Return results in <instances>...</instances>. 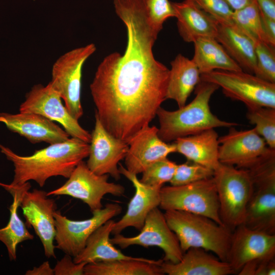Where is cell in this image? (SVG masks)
I'll list each match as a JSON object with an SVG mask.
<instances>
[{"mask_svg":"<svg viewBox=\"0 0 275 275\" xmlns=\"http://www.w3.org/2000/svg\"><path fill=\"white\" fill-rule=\"evenodd\" d=\"M115 221L111 219L97 228L88 238L82 251L73 260L76 263L111 261L116 260H137L142 257L124 254L110 240Z\"/></svg>","mask_w":275,"mask_h":275,"instance_id":"27","label":"cell"},{"mask_svg":"<svg viewBox=\"0 0 275 275\" xmlns=\"http://www.w3.org/2000/svg\"><path fill=\"white\" fill-rule=\"evenodd\" d=\"M194 43L195 51L192 60L201 74L215 70H242L215 38H202Z\"/></svg>","mask_w":275,"mask_h":275,"instance_id":"28","label":"cell"},{"mask_svg":"<svg viewBox=\"0 0 275 275\" xmlns=\"http://www.w3.org/2000/svg\"><path fill=\"white\" fill-rule=\"evenodd\" d=\"M1 187V186H0Z\"/></svg>","mask_w":275,"mask_h":275,"instance_id":"43","label":"cell"},{"mask_svg":"<svg viewBox=\"0 0 275 275\" xmlns=\"http://www.w3.org/2000/svg\"><path fill=\"white\" fill-rule=\"evenodd\" d=\"M160 195L159 206L164 211L178 210L197 214L223 225L213 177L183 185L162 187Z\"/></svg>","mask_w":275,"mask_h":275,"instance_id":"9","label":"cell"},{"mask_svg":"<svg viewBox=\"0 0 275 275\" xmlns=\"http://www.w3.org/2000/svg\"><path fill=\"white\" fill-rule=\"evenodd\" d=\"M221 220L232 232L244 221L253 185L246 169L219 163L214 170Z\"/></svg>","mask_w":275,"mask_h":275,"instance_id":"5","label":"cell"},{"mask_svg":"<svg viewBox=\"0 0 275 275\" xmlns=\"http://www.w3.org/2000/svg\"><path fill=\"white\" fill-rule=\"evenodd\" d=\"M260 13L272 20H275V0H255Z\"/></svg>","mask_w":275,"mask_h":275,"instance_id":"40","label":"cell"},{"mask_svg":"<svg viewBox=\"0 0 275 275\" xmlns=\"http://www.w3.org/2000/svg\"><path fill=\"white\" fill-rule=\"evenodd\" d=\"M114 5L126 28V49L105 57L90 88L102 125L128 143L149 125L166 100L170 70L154 57L159 31L149 19L146 0H114Z\"/></svg>","mask_w":275,"mask_h":275,"instance_id":"1","label":"cell"},{"mask_svg":"<svg viewBox=\"0 0 275 275\" xmlns=\"http://www.w3.org/2000/svg\"><path fill=\"white\" fill-rule=\"evenodd\" d=\"M239 275H274L275 256L259 258L246 263Z\"/></svg>","mask_w":275,"mask_h":275,"instance_id":"37","label":"cell"},{"mask_svg":"<svg viewBox=\"0 0 275 275\" xmlns=\"http://www.w3.org/2000/svg\"><path fill=\"white\" fill-rule=\"evenodd\" d=\"M177 163L167 158L149 166L142 173L140 180L147 185L161 188L164 183L170 182L173 177Z\"/></svg>","mask_w":275,"mask_h":275,"instance_id":"33","label":"cell"},{"mask_svg":"<svg viewBox=\"0 0 275 275\" xmlns=\"http://www.w3.org/2000/svg\"><path fill=\"white\" fill-rule=\"evenodd\" d=\"M163 274L168 275H229L234 274L229 263L221 260L208 251L191 248L181 260L172 263L163 261L160 265Z\"/></svg>","mask_w":275,"mask_h":275,"instance_id":"21","label":"cell"},{"mask_svg":"<svg viewBox=\"0 0 275 275\" xmlns=\"http://www.w3.org/2000/svg\"><path fill=\"white\" fill-rule=\"evenodd\" d=\"M108 175H98L81 161L75 168L67 181L61 186L47 193L49 196H68L86 204L92 213L103 208L102 200L106 194L122 196L125 187L108 181Z\"/></svg>","mask_w":275,"mask_h":275,"instance_id":"10","label":"cell"},{"mask_svg":"<svg viewBox=\"0 0 275 275\" xmlns=\"http://www.w3.org/2000/svg\"><path fill=\"white\" fill-rule=\"evenodd\" d=\"M235 11L241 9L250 4L253 0H225Z\"/></svg>","mask_w":275,"mask_h":275,"instance_id":"42","label":"cell"},{"mask_svg":"<svg viewBox=\"0 0 275 275\" xmlns=\"http://www.w3.org/2000/svg\"><path fill=\"white\" fill-rule=\"evenodd\" d=\"M201 80L216 85L226 96L243 102L247 108H275V84L252 73L215 70L201 74Z\"/></svg>","mask_w":275,"mask_h":275,"instance_id":"7","label":"cell"},{"mask_svg":"<svg viewBox=\"0 0 275 275\" xmlns=\"http://www.w3.org/2000/svg\"><path fill=\"white\" fill-rule=\"evenodd\" d=\"M19 112L34 113L59 123L70 137L90 143L91 133L79 124L69 113L60 94L49 82L34 85L20 104Z\"/></svg>","mask_w":275,"mask_h":275,"instance_id":"12","label":"cell"},{"mask_svg":"<svg viewBox=\"0 0 275 275\" xmlns=\"http://www.w3.org/2000/svg\"><path fill=\"white\" fill-rule=\"evenodd\" d=\"M0 122L7 128L36 144H48L65 141L70 136L54 122L34 113H0Z\"/></svg>","mask_w":275,"mask_h":275,"instance_id":"19","label":"cell"},{"mask_svg":"<svg viewBox=\"0 0 275 275\" xmlns=\"http://www.w3.org/2000/svg\"><path fill=\"white\" fill-rule=\"evenodd\" d=\"M246 118L268 147L275 149V108H248Z\"/></svg>","mask_w":275,"mask_h":275,"instance_id":"31","label":"cell"},{"mask_svg":"<svg viewBox=\"0 0 275 275\" xmlns=\"http://www.w3.org/2000/svg\"><path fill=\"white\" fill-rule=\"evenodd\" d=\"M146 4L149 19L159 32L167 19L175 17L174 9L169 0H146Z\"/></svg>","mask_w":275,"mask_h":275,"instance_id":"36","label":"cell"},{"mask_svg":"<svg viewBox=\"0 0 275 275\" xmlns=\"http://www.w3.org/2000/svg\"><path fill=\"white\" fill-rule=\"evenodd\" d=\"M218 136L214 129L176 139L173 142L176 152L185 156L188 161L212 170L219 164Z\"/></svg>","mask_w":275,"mask_h":275,"instance_id":"23","label":"cell"},{"mask_svg":"<svg viewBox=\"0 0 275 275\" xmlns=\"http://www.w3.org/2000/svg\"><path fill=\"white\" fill-rule=\"evenodd\" d=\"M260 14L262 28L264 36L265 42L275 46V20L268 18Z\"/></svg>","mask_w":275,"mask_h":275,"instance_id":"39","label":"cell"},{"mask_svg":"<svg viewBox=\"0 0 275 275\" xmlns=\"http://www.w3.org/2000/svg\"><path fill=\"white\" fill-rule=\"evenodd\" d=\"M162 262L145 258L95 262L86 264L84 275H162Z\"/></svg>","mask_w":275,"mask_h":275,"instance_id":"29","label":"cell"},{"mask_svg":"<svg viewBox=\"0 0 275 275\" xmlns=\"http://www.w3.org/2000/svg\"><path fill=\"white\" fill-rule=\"evenodd\" d=\"M171 65L166 99L174 100L179 108L186 104L201 81V73L192 59L181 54L176 57Z\"/></svg>","mask_w":275,"mask_h":275,"instance_id":"25","label":"cell"},{"mask_svg":"<svg viewBox=\"0 0 275 275\" xmlns=\"http://www.w3.org/2000/svg\"><path fill=\"white\" fill-rule=\"evenodd\" d=\"M95 119L86 164L94 173L111 175L118 180L121 174L118 165L125 157L128 144L111 134L102 125L96 113Z\"/></svg>","mask_w":275,"mask_h":275,"instance_id":"16","label":"cell"},{"mask_svg":"<svg viewBox=\"0 0 275 275\" xmlns=\"http://www.w3.org/2000/svg\"><path fill=\"white\" fill-rule=\"evenodd\" d=\"M110 240L121 249L134 245L157 246L164 253L163 261L172 263L179 262L183 254L176 234L169 226L164 213L158 207L149 213L139 234L126 237L119 233Z\"/></svg>","mask_w":275,"mask_h":275,"instance_id":"13","label":"cell"},{"mask_svg":"<svg viewBox=\"0 0 275 275\" xmlns=\"http://www.w3.org/2000/svg\"><path fill=\"white\" fill-rule=\"evenodd\" d=\"M275 256V234L252 229L243 224L232 232L228 262L237 274L248 262Z\"/></svg>","mask_w":275,"mask_h":275,"instance_id":"17","label":"cell"},{"mask_svg":"<svg viewBox=\"0 0 275 275\" xmlns=\"http://www.w3.org/2000/svg\"><path fill=\"white\" fill-rule=\"evenodd\" d=\"M25 275H53V269L52 268L48 261H45L38 267H34L32 269L28 270Z\"/></svg>","mask_w":275,"mask_h":275,"instance_id":"41","label":"cell"},{"mask_svg":"<svg viewBox=\"0 0 275 275\" xmlns=\"http://www.w3.org/2000/svg\"><path fill=\"white\" fill-rule=\"evenodd\" d=\"M96 49L93 43L73 49L61 56L52 67L49 83L69 113L78 120L84 114L81 103L82 67Z\"/></svg>","mask_w":275,"mask_h":275,"instance_id":"8","label":"cell"},{"mask_svg":"<svg viewBox=\"0 0 275 275\" xmlns=\"http://www.w3.org/2000/svg\"><path fill=\"white\" fill-rule=\"evenodd\" d=\"M0 151L14 166V177L10 184L20 185L32 180L43 187L50 177L68 178L77 165L88 156L90 144L71 137L65 141L49 144L29 156L18 155L2 144Z\"/></svg>","mask_w":275,"mask_h":275,"instance_id":"2","label":"cell"},{"mask_svg":"<svg viewBox=\"0 0 275 275\" xmlns=\"http://www.w3.org/2000/svg\"><path fill=\"white\" fill-rule=\"evenodd\" d=\"M177 19L178 32L186 42L202 38H215L218 22L193 0L172 2Z\"/></svg>","mask_w":275,"mask_h":275,"instance_id":"22","label":"cell"},{"mask_svg":"<svg viewBox=\"0 0 275 275\" xmlns=\"http://www.w3.org/2000/svg\"><path fill=\"white\" fill-rule=\"evenodd\" d=\"M68 254L58 261L53 269L55 275H84L86 263H75Z\"/></svg>","mask_w":275,"mask_h":275,"instance_id":"38","label":"cell"},{"mask_svg":"<svg viewBox=\"0 0 275 275\" xmlns=\"http://www.w3.org/2000/svg\"><path fill=\"white\" fill-rule=\"evenodd\" d=\"M158 129L149 125L139 131L128 142L125 158V168L135 174L142 173L152 163L167 158L176 152L174 143L162 141L158 135Z\"/></svg>","mask_w":275,"mask_h":275,"instance_id":"18","label":"cell"},{"mask_svg":"<svg viewBox=\"0 0 275 275\" xmlns=\"http://www.w3.org/2000/svg\"><path fill=\"white\" fill-rule=\"evenodd\" d=\"M119 172L132 184L135 188L134 196L130 199L125 214L115 222L112 234L121 233L128 227H134L140 231L149 213L158 207L160 202L161 188L147 185L142 183L137 175L128 171L121 163Z\"/></svg>","mask_w":275,"mask_h":275,"instance_id":"20","label":"cell"},{"mask_svg":"<svg viewBox=\"0 0 275 275\" xmlns=\"http://www.w3.org/2000/svg\"><path fill=\"white\" fill-rule=\"evenodd\" d=\"M218 140L219 162L239 169H248L275 151L254 128L238 130L231 127Z\"/></svg>","mask_w":275,"mask_h":275,"instance_id":"14","label":"cell"},{"mask_svg":"<svg viewBox=\"0 0 275 275\" xmlns=\"http://www.w3.org/2000/svg\"><path fill=\"white\" fill-rule=\"evenodd\" d=\"M215 39L245 72L254 74L255 43L236 25L218 23Z\"/></svg>","mask_w":275,"mask_h":275,"instance_id":"26","label":"cell"},{"mask_svg":"<svg viewBox=\"0 0 275 275\" xmlns=\"http://www.w3.org/2000/svg\"><path fill=\"white\" fill-rule=\"evenodd\" d=\"M218 88L214 84L201 80L195 88V98L188 104L173 111L160 106L156 113L159 137L168 143L210 129L238 126L219 119L211 111L210 99Z\"/></svg>","mask_w":275,"mask_h":275,"instance_id":"3","label":"cell"},{"mask_svg":"<svg viewBox=\"0 0 275 275\" xmlns=\"http://www.w3.org/2000/svg\"><path fill=\"white\" fill-rule=\"evenodd\" d=\"M233 21L255 44L265 42L260 12L255 0L242 8L234 11Z\"/></svg>","mask_w":275,"mask_h":275,"instance_id":"30","label":"cell"},{"mask_svg":"<svg viewBox=\"0 0 275 275\" xmlns=\"http://www.w3.org/2000/svg\"><path fill=\"white\" fill-rule=\"evenodd\" d=\"M246 170L253 188L243 224L275 234V151Z\"/></svg>","mask_w":275,"mask_h":275,"instance_id":"6","label":"cell"},{"mask_svg":"<svg viewBox=\"0 0 275 275\" xmlns=\"http://www.w3.org/2000/svg\"><path fill=\"white\" fill-rule=\"evenodd\" d=\"M47 192L34 189L22 196L21 207L26 224L32 227L39 238L46 257L56 258L53 241L56 233L54 212L57 205L54 199L48 197Z\"/></svg>","mask_w":275,"mask_h":275,"instance_id":"15","label":"cell"},{"mask_svg":"<svg viewBox=\"0 0 275 275\" xmlns=\"http://www.w3.org/2000/svg\"><path fill=\"white\" fill-rule=\"evenodd\" d=\"M0 186L13 197L9 207L10 218L7 225L0 229V241L6 246L10 261L16 260L17 246L21 242L33 240L34 235L28 230L18 214V209L24 193L30 190L31 185L27 182L20 185H12L0 182Z\"/></svg>","mask_w":275,"mask_h":275,"instance_id":"24","label":"cell"},{"mask_svg":"<svg viewBox=\"0 0 275 275\" xmlns=\"http://www.w3.org/2000/svg\"><path fill=\"white\" fill-rule=\"evenodd\" d=\"M164 215L183 253L191 248H202L228 262L232 232L229 229L208 217L184 211L167 210Z\"/></svg>","mask_w":275,"mask_h":275,"instance_id":"4","label":"cell"},{"mask_svg":"<svg viewBox=\"0 0 275 275\" xmlns=\"http://www.w3.org/2000/svg\"><path fill=\"white\" fill-rule=\"evenodd\" d=\"M218 23L232 24L234 10L225 0H193Z\"/></svg>","mask_w":275,"mask_h":275,"instance_id":"35","label":"cell"},{"mask_svg":"<svg viewBox=\"0 0 275 275\" xmlns=\"http://www.w3.org/2000/svg\"><path fill=\"white\" fill-rule=\"evenodd\" d=\"M213 174V170L188 161L177 164L174 175L170 182L171 185H183L211 178Z\"/></svg>","mask_w":275,"mask_h":275,"instance_id":"34","label":"cell"},{"mask_svg":"<svg viewBox=\"0 0 275 275\" xmlns=\"http://www.w3.org/2000/svg\"><path fill=\"white\" fill-rule=\"evenodd\" d=\"M122 207L108 203L104 208L92 212V216L84 220H72L60 211L54 212L56 248L71 257L78 255L84 249L90 236L108 220L120 214Z\"/></svg>","mask_w":275,"mask_h":275,"instance_id":"11","label":"cell"},{"mask_svg":"<svg viewBox=\"0 0 275 275\" xmlns=\"http://www.w3.org/2000/svg\"><path fill=\"white\" fill-rule=\"evenodd\" d=\"M256 66L254 74L269 82L275 84L274 47L264 42L255 44Z\"/></svg>","mask_w":275,"mask_h":275,"instance_id":"32","label":"cell"}]
</instances>
